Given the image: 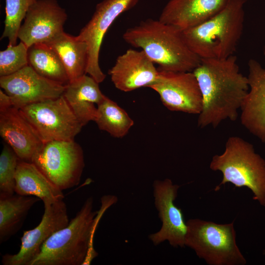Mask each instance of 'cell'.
<instances>
[{
	"instance_id": "cell-20",
	"label": "cell",
	"mask_w": 265,
	"mask_h": 265,
	"mask_svg": "<svg viewBox=\"0 0 265 265\" xmlns=\"http://www.w3.org/2000/svg\"><path fill=\"white\" fill-rule=\"evenodd\" d=\"M15 193L32 196L45 202L62 200V190L54 185L32 162L19 160L16 175Z\"/></svg>"
},
{
	"instance_id": "cell-19",
	"label": "cell",
	"mask_w": 265,
	"mask_h": 265,
	"mask_svg": "<svg viewBox=\"0 0 265 265\" xmlns=\"http://www.w3.org/2000/svg\"><path fill=\"white\" fill-rule=\"evenodd\" d=\"M95 79L84 75L66 85L63 96L82 127L94 121L97 107L106 96Z\"/></svg>"
},
{
	"instance_id": "cell-18",
	"label": "cell",
	"mask_w": 265,
	"mask_h": 265,
	"mask_svg": "<svg viewBox=\"0 0 265 265\" xmlns=\"http://www.w3.org/2000/svg\"><path fill=\"white\" fill-rule=\"evenodd\" d=\"M230 0H169L159 20L182 30L201 24L221 11Z\"/></svg>"
},
{
	"instance_id": "cell-29",
	"label": "cell",
	"mask_w": 265,
	"mask_h": 265,
	"mask_svg": "<svg viewBox=\"0 0 265 265\" xmlns=\"http://www.w3.org/2000/svg\"><path fill=\"white\" fill-rule=\"evenodd\" d=\"M264 54L265 55V46L264 49Z\"/></svg>"
},
{
	"instance_id": "cell-5",
	"label": "cell",
	"mask_w": 265,
	"mask_h": 265,
	"mask_svg": "<svg viewBox=\"0 0 265 265\" xmlns=\"http://www.w3.org/2000/svg\"><path fill=\"white\" fill-rule=\"evenodd\" d=\"M210 168L223 175L215 191L228 183L236 188L246 187L252 192L253 200L265 207V160L252 144L239 136L229 137L223 153L212 157Z\"/></svg>"
},
{
	"instance_id": "cell-11",
	"label": "cell",
	"mask_w": 265,
	"mask_h": 265,
	"mask_svg": "<svg viewBox=\"0 0 265 265\" xmlns=\"http://www.w3.org/2000/svg\"><path fill=\"white\" fill-rule=\"evenodd\" d=\"M44 212L39 224L24 232L18 252L2 256L3 265H30L39 254L44 243L69 223L67 207L62 200L44 202Z\"/></svg>"
},
{
	"instance_id": "cell-24",
	"label": "cell",
	"mask_w": 265,
	"mask_h": 265,
	"mask_svg": "<svg viewBox=\"0 0 265 265\" xmlns=\"http://www.w3.org/2000/svg\"><path fill=\"white\" fill-rule=\"evenodd\" d=\"M97 107L94 122L100 130L106 132L113 137L125 136L134 124L127 112L106 96Z\"/></svg>"
},
{
	"instance_id": "cell-7",
	"label": "cell",
	"mask_w": 265,
	"mask_h": 265,
	"mask_svg": "<svg viewBox=\"0 0 265 265\" xmlns=\"http://www.w3.org/2000/svg\"><path fill=\"white\" fill-rule=\"evenodd\" d=\"M31 162L62 190L80 183L85 166L83 150L74 140L44 143Z\"/></svg>"
},
{
	"instance_id": "cell-16",
	"label": "cell",
	"mask_w": 265,
	"mask_h": 265,
	"mask_svg": "<svg viewBox=\"0 0 265 265\" xmlns=\"http://www.w3.org/2000/svg\"><path fill=\"white\" fill-rule=\"evenodd\" d=\"M0 134L23 161L31 162L44 144L20 110L15 107L0 112Z\"/></svg>"
},
{
	"instance_id": "cell-4",
	"label": "cell",
	"mask_w": 265,
	"mask_h": 265,
	"mask_svg": "<svg viewBox=\"0 0 265 265\" xmlns=\"http://www.w3.org/2000/svg\"><path fill=\"white\" fill-rule=\"evenodd\" d=\"M247 0H230L219 13L182 30L191 50L201 59H220L234 55L241 37L244 6Z\"/></svg>"
},
{
	"instance_id": "cell-25",
	"label": "cell",
	"mask_w": 265,
	"mask_h": 265,
	"mask_svg": "<svg viewBox=\"0 0 265 265\" xmlns=\"http://www.w3.org/2000/svg\"><path fill=\"white\" fill-rule=\"evenodd\" d=\"M37 0H5L4 27L1 39L7 38L8 45L17 44L20 28L30 7Z\"/></svg>"
},
{
	"instance_id": "cell-21",
	"label": "cell",
	"mask_w": 265,
	"mask_h": 265,
	"mask_svg": "<svg viewBox=\"0 0 265 265\" xmlns=\"http://www.w3.org/2000/svg\"><path fill=\"white\" fill-rule=\"evenodd\" d=\"M46 44L59 57L69 82L86 74L88 47L87 44L77 36H72L63 31Z\"/></svg>"
},
{
	"instance_id": "cell-1",
	"label": "cell",
	"mask_w": 265,
	"mask_h": 265,
	"mask_svg": "<svg viewBox=\"0 0 265 265\" xmlns=\"http://www.w3.org/2000/svg\"><path fill=\"white\" fill-rule=\"evenodd\" d=\"M192 72L202 96L198 126L215 128L226 119L236 121L249 89L247 77L240 72L237 56L201 59Z\"/></svg>"
},
{
	"instance_id": "cell-3",
	"label": "cell",
	"mask_w": 265,
	"mask_h": 265,
	"mask_svg": "<svg viewBox=\"0 0 265 265\" xmlns=\"http://www.w3.org/2000/svg\"><path fill=\"white\" fill-rule=\"evenodd\" d=\"M124 41L143 51L158 70L192 72L201 59L186 43L182 30L160 20L148 19L128 28Z\"/></svg>"
},
{
	"instance_id": "cell-22",
	"label": "cell",
	"mask_w": 265,
	"mask_h": 265,
	"mask_svg": "<svg viewBox=\"0 0 265 265\" xmlns=\"http://www.w3.org/2000/svg\"><path fill=\"white\" fill-rule=\"evenodd\" d=\"M39 198L32 196L0 194V243L8 240L21 227L29 210Z\"/></svg>"
},
{
	"instance_id": "cell-27",
	"label": "cell",
	"mask_w": 265,
	"mask_h": 265,
	"mask_svg": "<svg viewBox=\"0 0 265 265\" xmlns=\"http://www.w3.org/2000/svg\"><path fill=\"white\" fill-rule=\"evenodd\" d=\"M19 160L8 145L3 146L0 155V194H14L15 175Z\"/></svg>"
},
{
	"instance_id": "cell-13",
	"label": "cell",
	"mask_w": 265,
	"mask_h": 265,
	"mask_svg": "<svg viewBox=\"0 0 265 265\" xmlns=\"http://www.w3.org/2000/svg\"><path fill=\"white\" fill-rule=\"evenodd\" d=\"M0 86L10 97L13 107L20 109L60 97L66 85L41 76L28 65L13 74L0 77Z\"/></svg>"
},
{
	"instance_id": "cell-2",
	"label": "cell",
	"mask_w": 265,
	"mask_h": 265,
	"mask_svg": "<svg viewBox=\"0 0 265 265\" xmlns=\"http://www.w3.org/2000/svg\"><path fill=\"white\" fill-rule=\"evenodd\" d=\"M103 198L101 209L95 211L93 197L88 198L69 224L44 243L30 265H90L98 255L93 247L98 223L106 210L116 202L112 196Z\"/></svg>"
},
{
	"instance_id": "cell-23",
	"label": "cell",
	"mask_w": 265,
	"mask_h": 265,
	"mask_svg": "<svg viewBox=\"0 0 265 265\" xmlns=\"http://www.w3.org/2000/svg\"><path fill=\"white\" fill-rule=\"evenodd\" d=\"M28 65L41 76L66 85L69 82L66 70L56 53L44 43L28 48Z\"/></svg>"
},
{
	"instance_id": "cell-14",
	"label": "cell",
	"mask_w": 265,
	"mask_h": 265,
	"mask_svg": "<svg viewBox=\"0 0 265 265\" xmlns=\"http://www.w3.org/2000/svg\"><path fill=\"white\" fill-rule=\"evenodd\" d=\"M67 18L65 10L56 0H37L28 10L18 38L28 48L46 44L64 31Z\"/></svg>"
},
{
	"instance_id": "cell-10",
	"label": "cell",
	"mask_w": 265,
	"mask_h": 265,
	"mask_svg": "<svg viewBox=\"0 0 265 265\" xmlns=\"http://www.w3.org/2000/svg\"><path fill=\"white\" fill-rule=\"evenodd\" d=\"M180 186L169 179L153 183L154 204L162 222L160 230L149 236L155 245L168 241L174 247L185 246L186 223L181 209L174 204Z\"/></svg>"
},
{
	"instance_id": "cell-28",
	"label": "cell",
	"mask_w": 265,
	"mask_h": 265,
	"mask_svg": "<svg viewBox=\"0 0 265 265\" xmlns=\"http://www.w3.org/2000/svg\"><path fill=\"white\" fill-rule=\"evenodd\" d=\"M13 107L10 97L3 90H0V112Z\"/></svg>"
},
{
	"instance_id": "cell-15",
	"label": "cell",
	"mask_w": 265,
	"mask_h": 265,
	"mask_svg": "<svg viewBox=\"0 0 265 265\" xmlns=\"http://www.w3.org/2000/svg\"><path fill=\"white\" fill-rule=\"evenodd\" d=\"M108 74L116 88L130 92L149 87L157 81L159 71L143 51L130 49L117 57Z\"/></svg>"
},
{
	"instance_id": "cell-17",
	"label": "cell",
	"mask_w": 265,
	"mask_h": 265,
	"mask_svg": "<svg viewBox=\"0 0 265 265\" xmlns=\"http://www.w3.org/2000/svg\"><path fill=\"white\" fill-rule=\"evenodd\" d=\"M248 66L249 89L240 108V121L265 142V68L253 59L248 61Z\"/></svg>"
},
{
	"instance_id": "cell-12",
	"label": "cell",
	"mask_w": 265,
	"mask_h": 265,
	"mask_svg": "<svg viewBox=\"0 0 265 265\" xmlns=\"http://www.w3.org/2000/svg\"><path fill=\"white\" fill-rule=\"evenodd\" d=\"M159 71L157 81L149 88L158 93L162 104L170 111L199 115L202 96L193 73Z\"/></svg>"
},
{
	"instance_id": "cell-26",
	"label": "cell",
	"mask_w": 265,
	"mask_h": 265,
	"mask_svg": "<svg viewBox=\"0 0 265 265\" xmlns=\"http://www.w3.org/2000/svg\"><path fill=\"white\" fill-rule=\"evenodd\" d=\"M28 48L20 41L15 45H8L0 52V77L13 74L28 65Z\"/></svg>"
},
{
	"instance_id": "cell-6",
	"label": "cell",
	"mask_w": 265,
	"mask_h": 265,
	"mask_svg": "<svg viewBox=\"0 0 265 265\" xmlns=\"http://www.w3.org/2000/svg\"><path fill=\"white\" fill-rule=\"evenodd\" d=\"M234 222L218 224L190 219L186 222L185 246L210 265H244L246 260L237 244Z\"/></svg>"
},
{
	"instance_id": "cell-9",
	"label": "cell",
	"mask_w": 265,
	"mask_h": 265,
	"mask_svg": "<svg viewBox=\"0 0 265 265\" xmlns=\"http://www.w3.org/2000/svg\"><path fill=\"white\" fill-rule=\"evenodd\" d=\"M139 0H103L97 4L91 18L77 35L88 47L86 74L99 83L106 77L99 64V54L105 35L115 20L134 7Z\"/></svg>"
},
{
	"instance_id": "cell-8",
	"label": "cell",
	"mask_w": 265,
	"mask_h": 265,
	"mask_svg": "<svg viewBox=\"0 0 265 265\" xmlns=\"http://www.w3.org/2000/svg\"><path fill=\"white\" fill-rule=\"evenodd\" d=\"M19 109L44 143L74 140L83 127L63 95Z\"/></svg>"
}]
</instances>
